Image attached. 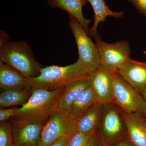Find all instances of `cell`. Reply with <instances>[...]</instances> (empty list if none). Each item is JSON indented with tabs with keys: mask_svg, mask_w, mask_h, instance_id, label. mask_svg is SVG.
I'll list each match as a JSON object with an SVG mask.
<instances>
[{
	"mask_svg": "<svg viewBox=\"0 0 146 146\" xmlns=\"http://www.w3.org/2000/svg\"><path fill=\"white\" fill-rule=\"evenodd\" d=\"M64 88L52 91L39 88L31 89L32 94L28 101L17 108L16 114L10 119L11 123L45 124L49 118L58 110V100Z\"/></svg>",
	"mask_w": 146,
	"mask_h": 146,
	"instance_id": "cell-1",
	"label": "cell"
},
{
	"mask_svg": "<svg viewBox=\"0 0 146 146\" xmlns=\"http://www.w3.org/2000/svg\"><path fill=\"white\" fill-rule=\"evenodd\" d=\"M89 74L78 60L65 67L47 66L42 68L39 76L28 78V89L56 90L64 88L73 81L87 78Z\"/></svg>",
	"mask_w": 146,
	"mask_h": 146,
	"instance_id": "cell-2",
	"label": "cell"
},
{
	"mask_svg": "<svg viewBox=\"0 0 146 146\" xmlns=\"http://www.w3.org/2000/svg\"><path fill=\"white\" fill-rule=\"evenodd\" d=\"M0 61L16 69L27 78L39 76L43 68L35 59L29 45L24 41L7 42L0 47Z\"/></svg>",
	"mask_w": 146,
	"mask_h": 146,
	"instance_id": "cell-3",
	"label": "cell"
},
{
	"mask_svg": "<svg viewBox=\"0 0 146 146\" xmlns=\"http://www.w3.org/2000/svg\"><path fill=\"white\" fill-rule=\"evenodd\" d=\"M97 135L104 146L117 144L129 138L124 112L113 103L103 104Z\"/></svg>",
	"mask_w": 146,
	"mask_h": 146,
	"instance_id": "cell-4",
	"label": "cell"
},
{
	"mask_svg": "<svg viewBox=\"0 0 146 146\" xmlns=\"http://www.w3.org/2000/svg\"><path fill=\"white\" fill-rule=\"evenodd\" d=\"M69 26L75 39L78 60L89 74L100 67V59L96 43L92 41L83 27L75 18L69 16Z\"/></svg>",
	"mask_w": 146,
	"mask_h": 146,
	"instance_id": "cell-5",
	"label": "cell"
},
{
	"mask_svg": "<svg viewBox=\"0 0 146 146\" xmlns=\"http://www.w3.org/2000/svg\"><path fill=\"white\" fill-rule=\"evenodd\" d=\"M112 103L127 114L138 113L146 118V104L142 94L131 86L118 73L114 74Z\"/></svg>",
	"mask_w": 146,
	"mask_h": 146,
	"instance_id": "cell-6",
	"label": "cell"
},
{
	"mask_svg": "<svg viewBox=\"0 0 146 146\" xmlns=\"http://www.w3.org/2000/svg\"><path fill=\"white\" fill-rule=\"evenodd\" d=\"M94 37L99 54L100 67L112 74L117 73L120 66L130 58L129 42L121 41L108 44L102 40L98 33Z\"/></svg>",
	"mask_w": 146,
	"mask_h": 146,
	"instance_id": "cell-7",
	"label": "cell"
},
{
	"mask_svg": "<svg viewBox=\"0 0 146 146\" xmlns=\"http://www.w3.org/2000/svg\"><path fill=\"white\" fill-rule=\"evenodd\" d=\"M75 123L68 113L56 111L45 123L37 146H49L63 136L72 135L76 131Z\"/></svg>",
	"mask_w": 146,
	"mask_h": 146,
	"instance_id": "cell-8",
	"label": "cell"
},
{
	"mask_svg": "<svg viewBox=\"0 0 146 146\" xmlns=\"http://www.w3.org/2000/svg\"><path fill=\"white\" fill-rule=\"evenodd\" d=\"M114 74L100 67L88 76L90 86L98 102L105 104L112 102Z\"/></svg>",
	"mask_w": 146,
	"mask_h": 146,
	"instance_id": "cell-9",
	"label": "cell"
},
{
	"mask_svg": "<svg viewBox=\"0 0 146 146\" xmlns=\"http://www.w3.org/2000/svg\"><path fill=\"white\" fill-rule=\"evenodd\" d=\"M117 73L142 94L146 86V61H137L129 58L120 66Z\"/></svg>",
	"mask_w": 146,
	"mask_h": 146,
	"instance_id": "cell-10",
	"label": "cell"
},
{
	"mask_svg": "<svg viewBox=\"0 0 146 146\" xmlns=\"http://www.w3.org/2000/svg\"><path fill=\"white\" fill-rule=\"evenodd\" d=\"M14 145L37 146L41 140L44 124L28 123L12 124Z\"/></svg>",
	"mask_w": 146,
	"mask_h": 146,
	"instance_id": "cell-11",
	"label": "cell"
},
{
	"mask_svg": "<svg viewBox=\"0 0 146 146\" xmlns=\"http://www.w3.org/2000/svg\"><path fill=\"white\" fill-rule=\"evenodd\" d=\"M0 89L1 92L28 89V78L16 69L0 61Z\"/></svg>",
	"mask_w": 146,
	"mask_h": 146,
	"instance_id": "cell-12",
	"label": "cell"
},
{
	"mask_svg": "<svg viewBox=\"0 0 146 146\" xmlns=\"http://www.w3.org/2000/svg\"><path fill=\"white\" fill-rule=\"evenodd\" d=\"M124 117L128 137L135 146H146V118L140 113L127 114Z\"/></svg>",
	"mask_w": 146,
	"mask_h": 146,
	"instance_id": "cell-13",
	"label": "cell"
},
{
	"mask_svg": "<svg viewBox=\"0 0 146 146\" xmlns=\"http://www.w3.org/2000/svg\"><path fill=\"white\" fill-rule=\"evenodd\" d=\"M103 104L98 102L84 112L76 121V131L89 136L97 134Z\"/></svg>",
	"mask_w": 146,
	"mask_h": 146,
	"instance_id": "cell-14",
	"label": "cell"
},
{
	"mask_svg": "<svg viewBox=\"0 0 146 146\" xmlns=\"http://www.w3.org/2000/svg\"><path fill=\"white\" fill-rule=\"evenodd\" d=\"M48 4L52 8H60L75 18L89 34V24L91 19L84 18L82 7L88 2L87 0H47Z\"/></svg>",
	"mask_w": 146,
	"mask_h": 146,
	"instance_id": "cell-15",
	"label": "cell"
},
{
	"mask_svg": "<svg viewBox=\"0 0 146 146\" xmlns=\"http://www.w3.org/2000/svg\"><path fill=\"white\" fill-rule=\"evenodd\" d=\"M88 78L73 81L64 87L58 100L59 111L68 113L74 101L90 86Z\"/></svg>",
	"mask_w": 146,
	"mask_h": 146,
	"instance_id": "cell-16",
	"label": "cell"
},
{
	"mask_svg": "<svg viewBox=\"0 0 146 146\" xmlns=\"http://www.w3.org/2000/svg\"><path fill=\"white\" fill-rule=\"evenodd\" d=\"M91 4L94 12V22L93 26L90 29L89 35L94 37L98 34V26L101 23H103L108 16L119 18L122 17V11H114L106 5L104 0H87Z\"/></svg>",
	"mask_w": 146,
	"mask_h": 146,
	"instance_id": "cell-17",
	"label": "cell"
},
{
	"mask_svg": "<svg viewBox=\"0 0 146 146\" xmlns=\"http://www.w3.org/2000/svg\"><path fill=\"white\" fill-rule=\"evenodd\" d=\"M97 102L98 101L96 97L90 86L84 90L73 103L68 112V115L76 121L87 110Z\"/></svg>",
	"mask_w": 146,
	"mask_h": 146,
	"instance_id": "cell-18",
	"label": "cell"
},
{
	"mask_svg": "<svg viewBox=\"0 0 146 146\" xmlns=\"http://www.w3.org/2000/svg\"><path fill=\"white\" fill-rule=\"evenodd\" d=\"M31 94V90L29 89L1 92L0 108H6L18 106H23L28 101Z\"/></svg>",
	"mask_w": 146,
	"mask_h": 146,
	"instance_id": "cell-19",
	"label": "cell"
},
{
	"mask_svg": "<svg viewBox=\"0 0 146 146\" xmlns=\"http://www.w3.org/2000/svg\"><path fill=\"white\" fill-rule=\"evenodd\" d=\"M14 140L10 121L0 123V146H13Z\"/></svg>",
	"mask_w": 146,
	"mask_h": 146,
	"instance_id": "cell-20",
	"label": "cell"
},
{
	"mask_svg": "<svg viewBox=\"0 0 146 146\" xmlns=\"http://www.w3.org/2000/svg\"><path fill=\"white\" fill-rule=\"evenodd\" d=\"M90 137L76 131L71 136L67 146H86Z\"/></svg>",
	"mask_w": 146,
	"mask_h": 146,
	"instance_id": "cell-21",
	"label": "cell"
},
{
	"mask_svg": "<svg viewBox=\"0 0 146 146\" xmlns=\"http://www.w3.org/2000/svg\"><path fill=\"white\" fill-rule=\"evenodd\" d=\"M18 108H0V123L5 122L9 121L11 118L16 114Z\"/></svg>",
	"mask_w": 146,
	"mask_h": 146,
	"instance_id": "cell-22",
	"label": "cell"
},
{
	"mask_svg": "<svg viewBox=\"0 0 146 146\" xmlns=\"http://www.w3.org/2000/svg\"><path fill=\"white\" fill-rule=\"evenodd\" d=\"M142 14L146 16V0H128Z\"/></svg>",
	"mask_w": 146,
	"mask_h": 146,
	"instance_id": "cell-23",
	"label": "cell"
},
{
	"mask_svg": "<svg viewBox=\"0 0 146 146\" xmlns=\"http://www.w3.org/2000/svg\"><path fill=\"white\" fill-rule=\"evenodd\" d=\"M72 135H65L63 136L49 146H67V144Z\"/></svg>",
	"mask_w": 146,
	"mask_h": 146,
	"instance_id": "cell-24",
	"label": "cell"
},
{
	"mask_svg": "<svg viewBox=\"0 0 146 146\" xmlns=\"http://www.w3.org/2000/svg\"><path fill=\"white\" fill-rule=\"evenodd\" d=\"M86 146H104L98 135L91 136Z\"/></svg>",
	"mask_w": 146,
	"mask_h": 146,
	"instance_id": "cell-25",
	"label": "cell"
},
{
	"mask_svg": "<svg viewBox=\"0 0 146 146\" xmlns=\"http://www.w3.org/2000/svg\"><path fill=\"white\" fill-rule=\"evenodd\" d=\"M9 38L8 34L5 31H1V40H0V47L2 46L6 42H8L7 40Z\"/></svg>",
	"mask_w": 146,
	"mask_h": 146,
	"instance_id": "cell-26",
	"label": "cell"
},
{
	"mask_svg": "<svg viewBox=\"0 0 146 146\" xmlns=\"http://www.w3.org/2000/svg\"><path fill=\"white\" fill-rule=\"evenodd\" d=\"M109 146H135V145L130 141L129 138H128L127 139L119 143Z\"/></svg>",
	"mask_w": 146,
	"mask_h": 146,
	"instance_id": "cell-27",
	"label": "cell"
},
{
	"mask_svg": "<svg viewBox=\"0 0 146 146\" xmlns=\"http://www.w3.org/2000/svg\"><path fill=\"white\" fill-rule=\"evenodd\" d=\"M142 96L143 97L144 100H145V102L146 104V86L145 87V89H144L143 91L142 92Z\"/></svg>",
	"mask_w": 146,
	"mask_h": 146,
	"instance_id": "cell-28",
	"label": "cell"
},
{
	"mask_svg": "<svg viewBox=\"0 0 146 146\" xmlns=\"http://www.w3.org/2000/svg\"><path fill=\"white\" fill-rule=\"evenodd\" d=\"M144 54H145V56H146V50L144 52Z\"/></svg>",
	"mask_w": 146,
	"mask_h": 146,
	"instance_id": "cell-29",
	"label": "cell"
},
{
	"mask_svg": "<svg viewBox=\"0 0 146 146\" xmlns=\"http://www.w3.org/2000/svg\"><path fill=\"white\" fill-rule=\"evenodd\" d=\"M13 146H19V145H14Z\"/></svg>",
	"mask_w": 146,
	"mask_h": 146,
	"instance_id": "cell-30",
	"label": "cell"
}]
</instances>
